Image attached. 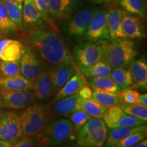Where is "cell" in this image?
Here are the masks:
<instances>
[{
    "mask_svg": "<svg viewBox=\"0 0 147 147\" xmlns=\"http://www.w3.org/2000/svg\"><path fill=\"white\" fill-rule=\"evenodd\" d=\"M26 42L28 48L48 63L55 66L61 64L75 65L63 40L54 32L32 29L27 35Z\"/></svg>",
    "mask_w": 147,
    "mask_h": 147,
    "instance_id": "1",
    "label": "cell"
},
{
    "mask_svg": "<svg viewBox=\"0 0 147 147\" xmlns=\"http://www.w3.org/2000/svg\"><path fill=\"white\" fill-rule=\"evenodd\" d=\"M76 134L77 130L69 119L63 117L53 119L36 136L37 147H55L72 142Z\"/></svg>",
    "mask_w": 147,
    "mask_h": 147,
    "instance_id": "2",
    "label": "cell"
},
{
    "mask_svg": "<svg viewBox=\"0 0 147 147\" xmlns=\"http://www.w3.org/2000/svg\"><path fill=\"white\" fill-rule=\"evenodd\" d=\"M19 114L23 136H35L53 120L49 104L36 102L25 108Z\"/></svg>",
    "mask_w": 147,
    "mask_h": 147,
    "instance_id": "3",
    "label": "cell"
},
{
    "mask_svg": "<svg viewBox=\"0 0 147 147\" xmlns=\"http://www.w3.org/2000/svg\"><path fill=\"white\" fill-rule=\"evenodd\" d=\"M136 55V46L129 38H109L106 40L105 58L112 68L127 67Z\"/></svg>",
    "mask_w": 147,
    "mask_h": 147,
    "instance_id": "4",
    "label": "cell"
},
{
    "mask_svg": "<svg viewBox=\"0 0 147 147\" xmlns=\"http://www.w3.org/2000/svg\"><path fill=\"white\" fill-rule=\"evenodd\" d=\"M108 131L102 119L91 118L77 131L76 144L80 147H104Z\"/></svg>",
    "mask_w": 147,
    "mask_h": 147,
    "instance_id": "5",
    "label": "cell"
},
{
    "mask_svg": "<svg viewBox=\"0 0 147 147\" xmlns=\"http://www.w3.org/2000/svg\"><path fill=\"white\" fill-rule=\"evenodd\" d=\"M105 41L82 42L74 49V58L81 71L105 59Z\"/></svg>",
    "mask_w": 147,
    "mask_h": 147,
    "instance_id": "6",
    "label": "cell"
},
{
    "mask_svg": "<svg viewBox=\"0 0 147 147\" xmlns=\"http://www.w3.org/2000/svg\"><path fill=\"white\" fill-rule=\"evenodd\" d=\"M95 7L87 6L67 18L62 28L69 38L79 40L84 36L93 17Z\"/></svg>",
    "mask_w": 147,
    "mask_h": 147,
    "instance_id": "7",
    "label": "cell"
},
{
    "mask_svg": "<svg viewBox=\"0 0 147 147\" xmlns=\"http://www.w3.org/2000/svg\"><path fill=\"white\" fill-rule=\"evenodd\" d=\"M84 37L90 42L105 41L109 39L110 36L105 8H95Z\"/></svg>",
    "mask_w": 147,
    "mask_h": 147,
    "instance_id": "8",
    "label": "cell"
},
{
    "mask_svg": "<svg viewBox=\"0 0 147 147\" xmlns=\"http://www.w3.org/2000/svg\"><path fill=\"white\" fill-rule=\"evenodd\" d=\"M36 100L33 91H0V107L8 110H23Z\"/></svg>",
    "mask_w": 147,
    "mask_h": 147,
    "instance_id": "9",
    "label": "cell"
},
{
    "mask_svg": "<svg viewBox=\"0 0 147 147\" xmlns=\"http://www.w3.org/2000/svg\"><path fill=\"white\" fill-rule=\"evenodd\" d=\"M23 137L19 114L8 111L0 115V140H18Z\"/></svg>",
    "mask_w": 147,
    "mask_h": 147,
    "instance_id": "10",
    "label": "cell"
},
{
    "mask_svg": "<svg viewBox=\"0 0 147 147\" xmlns=\"http://www.w3.org/2000/svg\"><path fill=\"white\" fill-rule=\"evenodd\" d=\"M21 74L33 82L47 67L41 58L32 49L26 47L21 61Z\"/></svg>",
    "mask_w": 147,
    "mask_h": 147,
    "instance_id": "11",
    "label": "cell"
},
{
    "mask_svg": "<svg viewBox=\"0 0 147 147\" xmlns=\"http://www.w3.org/2000/svg\"><path fill=\"white\" fill-rule=\"evenodd\" d=\"M33 83L32 91L36 99L48 100L54 95L53 91V67L46 68Z\"/></svg>",
    "mask_w": 147,
    "mask_h": 147,
    "instance_id": "12",
    "label": "cell"
},
{
    "mask_svg": "<svg viewBox=\"0 0 147 147\" xmlns=\"http://www.w3.org/2000/svg\"><path fill=\"white\" fill-rule=\"evenodd\" d=\"M121 25L124 34L129 39H142L144 29L140 18L126 11H122Z\"/></svg>",
    "mask_w": 147,
    "mask_h": 147,
    "instance_id": "13",
    "label": "cell"
},
{
    "mask_svg": "<svg viewBox=\"0 0 147 147\" xmlns=\"http://www.w3.org/2000/svg\"><path fill=\"white\" fill-rule=\"evenodd\" d=\"M26 47L18 40L4 39L0 41V59L5 61H21Z\"/></svg>",
    "mask_w": 147,
    "mask_h": 147,
    "instance_id": "14",
    "label": "cell"
},
{
    "mask_svg": "<svg viewBox=\"0 0 147 147\" xmlns=\"http://www.w3.org/2000/svg\"><path fill=\"white\" fill-rule=\"evenodd\" d=\"M23 23L29 27H40L48 21L38 10L34 0H24L23 4Z\"/></svg>",
    "mask_w": 147,
    "mask_h": 147,
    "instance_id": "15",
    "label": "cell"
},
{
    "mask_svg": "<svg viewBox=\"0 0 147 147\" xmlns=\"http://www.w3.org/2000/svg\"><path fill=\"white\" fill-rule=\"evenodd\" d=\"M129 66L133 80L134 88L146 89L147 88V63L144 59H134Z\"/></svg>",
    "mask_w": 147,
    "mask_h": 147,
    "instance_id": "16",
    "label": "cell"
},
{
    "mask_svg": "<svg viewBox=\"0 0 147 147\" xmlns=\"http://www.w3.org/2000/svg\"><path fill=\"white\" fill-rule=\"evenodd\" d=\"M33 83L21 74L0 77V91H32Z\"/></svg>",
    "mask_w": 147,
    "mask_h": 147,
    "instance_id": "17",
    "label": "cell"
},
{
    "mask_svg": "<svg viewBox=\"0 0 147 147\" xmlns=\"http://www.w3.org/2000/svg\"><path fill=\"white\" fill-rule=\"evenodd\" d=\"M122 10L117 7H110L106 10L107 24L110 38H127L121 25Z\"/></svg>",
    "mask_w": 147,
    "mask_h": 147,
    "instance_id": "18",
    "label": "cell"
},
{
    "mask_svg": "<svg viewBox=\"0 0 147 147\" xmlns=\"http://www.w3.org/2000/svg\"><path fill=\"white\" fill-rule=\"evenodd\" d=\"M78 68L69 64H61L53 67V91L54 94L65 85Z\"/></svg>",
    "mask_w": 147,
    "mask_h": 147,
    "instance_id": "19",
    "label": "cell"
},
{
    "mask_svg": "<svg viewBox=\"0 0 147 147\" xmlns=\"http://www.w3.org/2000/svg\"><path fill=\"white\" fill-rule=\"evenodd\" d=\"M85 84V80L81 72H79L78 70H76L73 76L66 82L65 85L57 92L53 102H55L65 97L78 93L79 90Z\"/></svg>",
    "mask_w": 147,
    "mask_h": 147,
    "instance_id": "20",
    "label": "cell"
},
{
    "mask_svg": "<svg viewBox=\"0 0 147 147\" xmlns=\"http://www.w3.org/2000/svg\"><path fill=\"white\" fill-rule=\"evenodd\" d=\"M147 129L146 125L136 127H115L108 131L107 138L104 147H117L119 142L130 134Z\"/></svg>",
    "mask_w": 147,
    "mask_h": 147,
    "instance_id": "21",
    "label": "cell"
},
{
    "mask_svg": "<svg viewBox=\"0 0 147 147\" xmlns=\"http://www.w3.org/2000/svg\"><path fill=\"white\" fill-rule=\"evenodd\" d=\"M79 97L78 93H76L55 102L53 106L55 113L63 117H69L77 110V102Z\"/></svg>",
    "mask_w": 147,
    "mask_h": 147,
    "instance_id": "22",
    "label": "cell"
},
{
    "mask_svg": "<svg viewBox=\"0 0 147 147\" xmlns=\"http://www.w3.org/2000/svg\"><path fill=\"white\" fill-rule=\"evenodd\" d=\"M107 108L92 99L86 100L79 97L77 102V109L83 110L92 118L102 119Z\"/></svg>",
    "mask_w": 147,
    "mask_h": 147,
    "instance_id": "23",
    "label": "cell"
},
{
    "mask_svg": "<svg viewBox=\"0 0 147 147\" xmlns=\"http://www.w3.org/2000/svg\"><path fill=\"white\" fill-rule=\"evenodd\" d=\"M92 90V100L96 101L106 107L109 108L113 106H120L123 104V100L120 94H116L94 88Z\"/></svg>",
    "mask_w": 147,
    "mask_h": 147,
    "instance_id": "24",
    "label": "cell"
},
{
    "mask_svg": "<svg viewBox=\"0 0 147 147\" xmlns=\"http://www.w3.org/2000/svg\"><path fill=\"white\" fill-rule=\"evenodd\" d=\"M89 78V84L92 88L110 93L120 94L121 89L111 76H97Z\"/></svg>",
    "mask_w": 147,
    "mask_h": 147,
    "instance_id": "25",
    "label": "cell"
},
{
    "mask_svg": "<svg viewBox=\"0 0 147 147\" xmlns=\"http://www.w3.org/2000/svg\"><path fill=\"white\" fill-rule=\"evenodd\" d=\"M9 17L17 25L18 28L23 27V4L17 0H1Z\"/></svg>",
    "mask_w": 147,
    "mask_h": 147,
    "instance_id": "26",
    "label": "cell"
},
{
    "mask_svg": "<svg viewBox=\"0 0 147 147\" xmlns=\"http://www.w3.org/2000/svg\"><path fill=\"white\" fill-rule=\"evenodd\" d=\"M110 76L120 87L121 91L127 89H131L133 86L131 73L129 69H127L126 67L113 68Z\"/></svg>",
    "mask_w": 147,
    "mask_h": 147,
    "instance_id": "27",
    "label": "cell"
},
{
    "mask_svg": "<svg viewBox=\"0 0 147 147\" xmlns=\"http://www.w3.org/2000/svg\"><path fill=\"white\" fill-rule=\"evenodd\" d=\"M125 11L141 17L146 16V0H119Z\"/></svg>",
    "mask_w": 147,
    "mask_h": 147,
    "instance_id": "28",
    "label": "cell"
},
{
    "mask_svg": "<svg viewBox=\"0 0 147 147\" xmlns=\"http://www.w3.org/2000/svg\"><path fill=\"white\" fill-rule=\"evenodd\" d=\"M112 67L108 61L103 59L100 61L97 62L89 68H87L81 71V72L87 78L97 76H110L112 71Z\"/></svg>",
    "mask_w": 147,
    "mask_h": 147,
    "instance_id": "29",
    "label": "cell"
},
{
    "mask_svg": "<svg viewBox=\"0 0 147 147\" xmlns=\"http://www.w3.org/2000/svg\"><path fill=\"white\" fill-rule=\"evenodd\" d=\"M50 15L53 18L62 19L67 18L69 8L68 0H48Z\"/></svg>",
    "mask_w": 147,
    "mask_h": 147,
    "instance_id": "30",
    "label": "cell"
},
{
    "mask_svg": "<svg viewBox=\"0 0 147 147\" xmlns=\"http://www.w3.org/2000/svg\"><path fill=\"white\" fill-rule=\"evenodd\" d=\"M121 110L127 115L136 117L140 119L147 121V107L142 104H123L119 106Z\"/></svg>",
    "mask_w": 147,
    "mask_h": 147,
    "instance_id": "31",
    "label": "cell"
},
{
    "mask_svg": "<svg viewBox=\"0 0 147 147\" xmlns=\"http://www.w3.org/2000/svg\"><path fill=\"white\" fill-rule=\"evenodd\" d=\"M124 112L118 106H113L108 108L102 117V120L105 123L108 128L112 129L121 116L123 115Z\"/></svg>",
    "mask_w": 147,
    "mask_h": 147,
    "instance_id": "32",
    "label": "cell"
},
{
    "mask_svg": "<svg viewBox=\"0 0 147 147\" xmlns=\"http://www.w3.org/2000/svg\"><path fill=\"white\" fill-rule=\"evenodd\" d=\"M21 74L20 61H1L0 64V77L14 76Z\"/></svg>",
    "mask_w": 147,
    "mask_h": 147,
    "instance_id": "33",
    "label": "cell"
},
{
    "mask_svg": "<svg viewBox=\"0 0 147 147\" xmlns=\"http://www.w3.org/2000/svg\"><path fill=\"white\" fill-rule=\"evenodd\" d=\"M146 125V121L136 117L127 115L125 113L121 116L119 121L116 123L115 127H136Z\"/></svg>",
    "mask_w": 147,
    "mask_h": 147,
    "instance_id": "34",
    "label": "cell"
},
{
    "mask_svg": "<svg viewBox=\"0 0 147 147\" xmlns=\"http://www.w3.org/2000/svg\"><path fill=\"white\" fill-rule=\"evenodd\" d=\"M18 29L17 25L9 17L3 1L0 0V31L10 32Z\"/></svg>",
    "mask_w": 147,
    "mask_h": 147,
    "instance_id": "35",
    "label": "cell"
},
{
    "mask_svg": "<svg viewBox=\"0 0 147 147\" xmlns=\"http://www.w3.org/2000/svg\"><path fill=\"white\" fill-rule=\"evenodd\" d=\"M146 136L147 129L136 131L135 133L130 134L122 141H121L117 147H131L146 138Z\"/></svg>",
    "mask_w": 147,
    "mask_h": 147,
    "instance_id": "36",
    "label": "cell"
},
{
    "mask_svg": "<svg viewBox=\"0 0 147 147\" xmlns=\"http://www.w3.org/2000/svg\"><path fill=\"white\" fill-rule=\"evenodd\" d=\"M68 117L69 118V120L71 121L74 127L77 130V131L90 119L92 118L91 116H89L87 113H86L85 112L80 109H77L76 111L71 113Z\"/></svg>",
    "mask_w": 147,
    "mask_h": 147,
    "instance_id": "37",
    "label": "cell"
},
{
    "mask_svg": "<svg viewBox=\"0 0 147 147\" xmlns=\"http://www.w3.org/2000/svg\"><path fill=\"white\" fill-rule=\"evenodd\" d=\"M139 95V92L131 89L123 90L120 93V95L123 100V104H140L138 100Z\"/></svg>",
    "mask_w": 147,
    "mask_h": 147,
    "instance_id": "38",
    "label": "cell"
},
{
    "mask_svg": "<svg viewBox=\"0 0 147 147\" xmlns=\"http://www.w3.org/2000/svg\"><path fill=\"white\" fill-rule=\"evenodd\" d=\"M12 147H37V140L35 136H23Z\"/></svg>",
    "mask_w": 147,
    "mask_h": 147,
    "instance_id": "39",
    "label": "cell"
},
{
    "mask_svg": "<svg viewBox=\"0 0 147 147\" xmlns=\"http://www.w3.org/2000/svg\"><path fill=\"white\" fill-rule=\"evenodd\" d=\"M34 2L36 4L38 10L44 16V17L46 18L48 23H51V22H49L50 14H49L48 0H34Z\"/></svg>",
    "mask_w": 147,
    "mask_h": 147,
    "instance_id": "40",
    "label": "cell"
},
{
    "mask_svg": "<svg viewBox=\"0 0 147 147\" xmlns=\"http://www.w3.org/2000/svg\"><path fill=\"white\" fill-rule=\"evenodd\" d=\"M69 1V8L67 12V18L71 15L80 10L83 6L85 0H68Z\"/></svg>",
    "mask_w": 147,
    "mask_h": 147,
    "instance_id": "41",
    "label": "cell"
},
{
    "mask_svg": "<svg viewBox=\"0 0 147 147\" xmlns=\"http://www.w3.org/2000/svg\"><path fill=\"white\" fill-rule=\"evenodd\" d=\"M92 91L93 90L90 87L87 85H84L81 89L79 90L78 95L81 98L86 99V100H89V99H91L92 97Z\"/></svg>",
    "mask_w": 147,
    "mask_h": 147,
    "instance_id": "42",
    "label": "cell"
},
{
    "mask_svg": "<svg viewBox=\"0 0 147 147\" xmlns=\"http://www.w3.org/2000/svg\"><path fill=\"white\" fill-rule=\"evenodd\" d=\"M18 140L8 141L0 140V147H12Z\"/></svg>",
    "mask_w": 147,
    "mask_h": 147,
    "instance_id": "43",
    "label": "cell"
},
{
    "mask_svg": "<svg viewBox=\"0 0 147 147\" xmlns=\"http://www.w3.org/2000/svg\"><path fill=\"white\" fill-rule=\"evenodd\" d=\"M138 100L140 104L147 107V95L146 93H144V94H140L138 96Z\"/></svg>",
    "mask_w": 147,
    "mask_h": 147,
    "instance_id": "44",
    "label": "cell"
},
{
    "mask_svg": "<svg viewBox=\"0 0 147 147\" xmlns=\"http://www.w3.org/2000/svg\"><path fill=\"white\" fill-rule=\"evenodd\" d=\"M90 1L95 4H102V3H115L118 0H90Z\"/></svg>",
    "mask_w": 147,
    "mask_h": 147,
    "instance_id": "45",
    "label": "cell"
},
{
    "mask_svg": "<svg viewBox=\"0 0 147 147\" xmlns=\"http://www.w3.org/2000/svg\"><path fill=\"white\" fill-rule=\"evenodd\" d=\"M131 147H147V139L144 138L142 141Z\"/></svg>",
    "mask_w": 147,
    "mask_h": 147,
    "instance_id": "46",
    "label": "cell"
},
{
    "mask_svg": "<svg viewBox=\"0 0 147 147\" xmlns=\"http://www.w3.org/2000/svg\"><path fill=\"white\" fill-rule=\"evenodd\" d=\"M55 147H80L76 143H74L73 142H69L65 144L59 145V146H57Z\"/></svg>",
    "mask_w": 147,
    "mask_h": 147,
    "instance_id": "47",
    "label": "cell"
},
{
    "mask_svg": "<svg viewBox=\"0 0 147 147\" xmlns=\"http://www.w3.org/2000/svg\"><path fill=\"white\" fill-rule=\"evenodd\" d=\"M1 38H2V34H1V31H0V41L1 40Z\"/></svg>",
    "mask_w": 147,
    "mask_h": 147,
    "instance_id": "48",
    "label": "cell"
},
{
    "mask_svg": "<svg viewBox=\"0 0 147 147\" xmlns=\"http://www.w3.org/2000/svg\"><path fill=\"white\" fill-rule=\"evenodd\" d=\"M18 1H19V2H21V3H23V1H24V0H17Z\"/></svg>",
    "mask_w": 147,
    "mask_h": 147,
    "instance_id": "49",
    "label": "cell"
},
{
    "mask_svg": "<svg viewBox=\"0 0 147 147\" xmlns=\"http://www.w3.org/2000/svg\"><path fill=\"white\" fill-rule=\"evenodd\" d=\"M1 59H0V64H1Z\"/></svg>",
    "mask_w": 147,
    "mask_h": 147,
    "instance_id": "50",
    "label": "cell"
},
{
    "mask_svg": "<svg viewBox=\"0 0 147 147\" xmlns=\"http://www.w3.org/2000/svg\"><path fill=\"white\" fill-rule=\"evenodd\" d=\"M0 115H1V110H0Z\"/></svg>",
    "mask_w": 147,
    "mask_h": 147,
    "instance_id": "51",
    "label": "cell"
}]
</instances>
